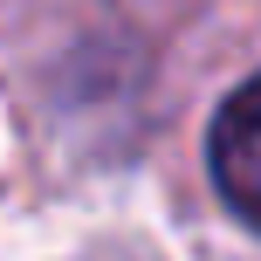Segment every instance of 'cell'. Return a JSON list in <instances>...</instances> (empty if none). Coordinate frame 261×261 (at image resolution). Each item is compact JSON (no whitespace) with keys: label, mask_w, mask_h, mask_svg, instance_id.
Instances as JSON below:
<instances>
[{"label":"cell","mask_w":261,"mask_h":261,"mask_svg":"<svg viewBox=\"0 0 261 261\" xmlns=\"http://www.w3.org/2000/svg\"><path fill=\"white\" fill-rule=\"evenodd\" d=\"M206 165H213V186L220 199L241 213V220L261 234V76L241 83L220 110H213V130H206Z\"/></svg>","instance_id":"6da1fadb"}]
</instances>
